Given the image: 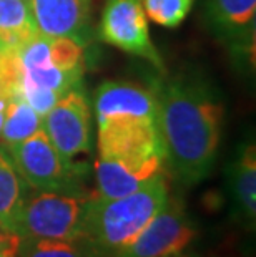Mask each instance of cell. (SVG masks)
Returning a JSON list of instances; mask_svg holds the SVG:
<instances>
[{"mask_svg":"<svg viewBox=\"0 0 256 257\" xmlns=\"http://www.w3.org/2000/svg\"><path fill=\"white\" fill-rule=\"evenodd\" d=\"M158 103L156 128L172 176L198 184L215 166L221 138L223 105L206 81L172 76L151 81Z\"/></svg>","mask_w":256,"mask_h":257,"instance_id":"6da1fadb","label":"cell"},{"mask_svg":"<svg viewBox=\"0 0 256 257\" xmlns=\"http://www.w3.org/2000/svg\"><path fill=\"white\" fill-rule=\"evenodd\" d=\"M19 95L43 116L57 100L81 85L85 45L65 37L37 35L17 53Z\"/></svg>","mask_w":256,"mask_h":257,"instance_id":"7a4b0ae2","label":"cell"},{"mask_svg":"<svg viewBox=\"0 0 256 257\" xmlns=\"http://www.w3.org/2000/svg\"><path fill=\"white\" fill-rule=\"evenodd\" d=\"M168 198L170 194L163 173L141 189L122 198L103 199L90 194L83 221V239L103 257H112L143 231L166 204Z\"/></svg>","mask_w":256,"mask_h":257,"instance_id":"3957f363","label":"cell"},{"mask_svg":"<svg viewBox=\"0 0 256 257\" xmlns=\"http://www.w3.org/2000/svg\"><path fill=\"white\" fill-rule=\"evenodd\" d=\"M99 158L146 178L163 173L165 151L156 121L132 116L100 119Z\"/></svg>","mask_w":256,"mask_h":257,"instance_id":"277c9868","label":"cell"},{"mask_svg":"<svg viewBox=\"0 0 256 257\" xmlns=\"http://www.w3.org/2000/svg\"><path fill=\"white\" fill-rule=\"evenodd\" d=\"M9 153L30 189L89 194L85 191V181L90 166L60 155L42 130L9 148Z\"/></svg>","mask_w":256,"mask_h":257,"instance_id":"5b68a950","label":"cell"},{"mask_svg":"<svg viewBox=\"0 0 256 257\" xmlns=\"http://www.w3.org/2000/svg\"><path fill=\"white\" fill-rule=\"evenodd\" d=\"M89 198L90 194L29 189L14 234L34 239H81Z\"/></svg>","mask_w":256,"mask_h":257,"instance_id":"8992f818","label":"cell"},{"mask_svg":"<svg viewBox=\"0 0 256 257\" xmlns=\"http://www.w3.org/2000/svg\"><path fill=\"white\" fill-rule=\"evenodd\" d=\"M197 237V226L178 199L168 198L161 211L137 237L112 257H178Z\"/></svg>","mask_w":256,"mask_h":257,"instance_id":"52a82bcc","label":"cell"},{"mask_svg":"<svg viewBox=\"0 0 256 257\" xmlns=\"http://www.w3.org/2000/svg\"><path fill=\"white\" fill-rule=\"evenodd\" d=\"M42 131L60 155L68 160L89 155L92 151V123L83 86H73L58 98L42 116Z\"/></svg>","mask_w":256,"mask_h":257,"instance_id":"ba28073f","label":"cell"},{"mask_svg":"<svg viewBox=\"0 0 256 257\" xmlns=\"http://www.w3.org/2000/svg\"><path fill=\"white\" fill-rule=\"evenodd\" d=\"M99 32L108 45L148 60L153 67L163 70V60L150 38L141 0H105Z\"/></svg>","mask_w":256,"mask_h":257,"instance_id":"9c48e42d","label":"cell"},{"mask_svg":"<svg viewBox=\"0 0 256 257\" xmlns=\"http://www.w3.org/2000/svg\"><path fill=\"white\" fill-rule=\"evenodd\" d=\"M211 32L238 60L254 55L256 0H201Z\"/></svg>","mask_w":256,"mask_h":257,"instance_id":"30bf717a","label":"cell"},{"mask_svg":"<svg viewBox=\"0 0 256 257\" xmlns=\"http://www.w3.org/2000/svg\"><path fill=\"white\" fill-rule=\"evenodd\" d=\"M37 32L89 45L92 38L90 0H29Z\"/></svg>","mask_w":256,"mask_h":257,"instance_id":"8fae6325","label":"cell"},{"mask_svg":"<svg viewBox=\"0 0 256 257\" xmlns=\"http://www.w3.org/2000/svg\"><path fill=\"white\" fill-rule=\"evenodd\" d=\"M97 121L105 118L132 116L156 121L158 103L151 88L127 81H105L95 91Z\"/></svg>","mask_w":256,"mask_h":257,"instance_id":"7c38bea8","label":"cell"},{"mask_svg":"<svg viewBox=\"0 0 256 257\" xmlns=\"http://www.w3.org/2000/svg\"><path fill=\"white\" fill-rule=\"evenodd\" d=\"M230 188L236 216L253 229L256 219V151L253 143L244 146L231 165Z\"/></svg>","mask_w":256,"mask_h":257,"instance_id":"4fadbf2b","label":"cell"},{"mask_svg":"<svg viewBox=\"0 0 256 257\" xmlns=\"http://www.w3.org/2000/svg\"><path fill=\"white\" fill-rule=\"evenodd\" d=\"M37 35L27 0H0V52L19 53Z\"/></svg>","mask_w":256,"mask_h":257,"instance_id":"5bb4252c","label":"cell"},{"mask_svg":"<svg viewBox=\"0 0 256 257\" xmlns=\"http://www.w3.org/2000/svg\"><path fill=\"white\" fill-rule=\"evenodd\" d=\"M29 186L5 146H0V227L14 232Z\"/></svg>","mask_w":256,"mask_h":257,"instance_id":"9a60e30c","label":"cell"},{"mask_svg":"<svg viewBox=\"0 0 256 257\" xmlns=\"http://www.w3.org/2000/svg\"><path fill=\"white\" fill-rule=\"evenodd\" d=\"M153 178H146L143 174L130 171V169L120 166L113 161L99 158L95 163V196L103 199H115L122 198V196H128L141 189L145 184H148Z\"/></svg>","mask_w":256,"mask_h":257,"instance_id":"2e32d148","label":"cell"},{"mask_svg":"<svg viewBox=\"0 0 256 257\" xmlns=\"http://www.w3.org/2000/svg\"><path fill=\"white\" fill-rule=\"evenodd\" d=\"M40 130L42 116L19 95V91L14 93L9 98L2 133H0V140L4 141V146L9 150L20 141L30 138L32 135H35Z\"/></svg>","mask_w":256,"mask_h":257,"instance_id":"e0dca14e","label":"cell"},{"mask_svg":"<svg viewBox=\"0 0 256 257\" xmlns=\"http://www.w3.org/2000/svg\"><path fill=\"white\" fill-rule=\"evenodd\" d=\"M14 257H103L89 240L19 237Z\"/></svg>","mask_w":256,"mask_h":257,"instance_id":"ac0fdd59","label":"cell"},{"mask_svg":"<svg viewBox=\"0 0 256 257\" xmlns=\"http://www.w3.org/2000/svg\"><path fill=\"white\" fill-rule=\"evenodd\" d=\"M146 17L155 24L177 29L188 17L195 0H141Z\"/></svg>","mask_w":256,"mask_h":257,"instance_id":"d6986e66","label":"cell"},{"mask_svg":"<svg viewBox=\"0 0 256 257\" xmlns=\"http://www.w3.org/2000/svg\"><path fill=\"white\" fill-rule=\"evenodd\" d=\"M19 91L17 53L0 52V98L12 96Z\"/></svg>","mask_w":256,"mask_h":257,"instance_id":"ffe728a7","label":"cell"},{"mask_svg":"<svg viewBox=\"0 0 256 257\" xmlns=\"http://www.w3.org/2000/svg\"><path fill=\"white\" fill-rule=\"evenodd\" d=\"M17 244H19V237L15 236L14 232L0 227V254H4L7 257H14Z\"/></svg>","mask_w":256,"mask_h":257,"instance_id":"44dd1931","label":"cell"},{"mask_svg":"<svg viewBox=\"0 0 256 257\" xmlns=\"http://www.w3.org/2000/svg\"><path fill=\"white\" fill-rule=\"evenodd\" d=\"M9 98H10V96H4V98H0V133H2L4 119H5V110H7Z\"/></svg>","mask_w":256,"mask_h":257,"instance_id":"7402d4cb","label":"cell"},{"mask_svg":"<svg viewBox=\"0 0 256 257\" xmlns=\"http://www.w3.org/2000/svg\"><path fill=\"white\" fill-rule=\"evenodd\" d=\"M178 257H206V255H200V254H182V255H178Z\"/></svg>","mask_w":256,"mask_h":257,"instance_id":"603a6c76","label":"cell"},{"mask_svg":"<svg viewBox=\"0 0 256 257\" xmlns=\"http://www.w3.org/2000/svg\"><path fill=\"white\" fill-rule=\"evenodd\" d=\"M0 257H7V255H4V254H0Z\"/></svg>","mask_w":256,"mask_h":257,"instance_id":"cb8c5ba5","label":"cell"},{"mask_svg":"<svg viewBox=\"0 0 256 257\" xmlns=\"http://www.w3.org/2000/svg\"><path fill=\"white\" fill-rule=\"evenodd\" d=\"M27 2H29V0H27Z\"/></svg>","mask_w":256,"mask_h":257,"instance_id":"d4e9b609","label":"cell"}]
</instances>
